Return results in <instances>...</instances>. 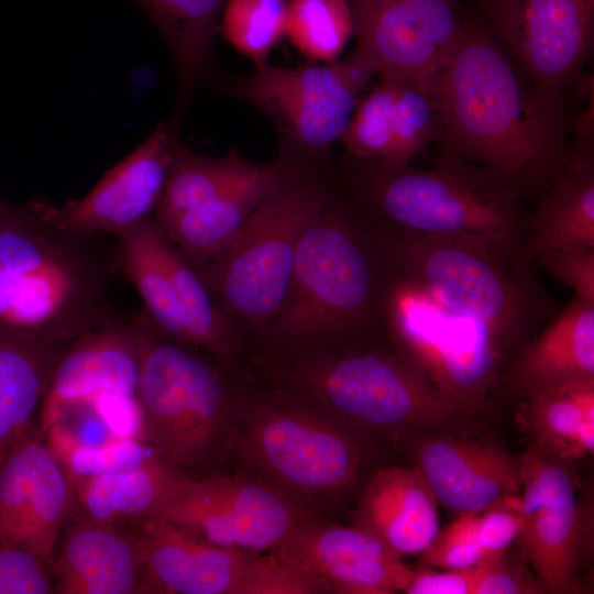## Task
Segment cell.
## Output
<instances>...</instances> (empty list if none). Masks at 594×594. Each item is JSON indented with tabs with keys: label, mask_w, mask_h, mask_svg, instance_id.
Here are the masks:
<instances>
[{
	"label": "cell",
	"mask_w": 594,
	"mask_h": 594,
	"mask_svg": "<svg viewBox=\"0 0 594 594\" xmlns=\"http://www.w3.org/2000/svg\"><path fill=\"white\" fill-rule=\"evenodd\" d=\"M432 90L442 155L481 168L522 200L538 198L562 170L570 151L562 97L536 87L485 23L465 20Z\"/></svg>",
	"instance_id": "6da1fadb"
},
{
	"label": "cell",
	"mask_w": 594,
	"mask_h": 594,
	"mask_svg": "<svg viewBox=\"0 0 594 594\" xmlns=\"http://www.w3.org/2000/svg\"><path fill=\"white\" fill-rule=\"evenodd\" d=\"M393 266L370 219L330 193L305 230L286 296L262 341L297 356L386 341L383 305Z\"/></svg>",
	"instance_id": "7a4b0ae2"
},
{
	"label": "cell",
	"mask_w": 594,
	"mask_h": 594,
	"mask_svg": "<svg viewBox=\"0 0 594 594\" xmlns=\"http://www.w3.org/2000/svg\"><path fill=\"white\" fill-rule=\"evenodd\" d=\"M369 219L395 271L481 323L509 364L557 314L521 242L416 232Z\"/></svg>",
	"instance_id": "3957f363"
},
{
	"label": "cell",
	"mask_w": 594,
	"mask_h": 594,
	"mask_svg": "<svg viewBox=\"0 0 594 594\" xmlns=\"http://www.w3.org/2000/svg\"><path fill=\"white\" fill-rule=\"evenodd\" d=\"M370 438L286 386L237 392L231 444L257 477L311 516L356 487Z\"/></svg>",
	"instance_id": "277c9868"
},
{
	"label": "cell",
	"mask_w": 594,
	"mask_h": 594,
	"mask_svg": "<svg viewBox=\"0 0 594 594\" xmlns=\"http://www.w3.org/2000/svg\"><path fill=\"white\" fill-rule=\"evenodd\" d=\"M96 234L62 230L34 206L0 229V331L68 344L120 320L107 304L112 263Z\"/></svg>",
	"instance_id": "5b68a950"
},
{
	"label": "cell",
	"mask_w": 594,
	"mask_h": 594,
	"mask_svg": "<svg viewBox=\"0 0 594 594\" xmlns=\"http://www.w3.org/2000/svg\"><path fill=\"white\" fill-rule=\"evenodd\" d=\"M273 375L358 431L393 441L465 433L484 411L441 392L388 343L304 354Z\"/></svg>",
	"instance_id": "8992f818"
},
{
	"label": "cell",
	"mask_w": 594,
	"mask_h": 594,
	"mask_svg": "<svg viewBox=\"0 0 594 594\" xmlns=\"http://www.w3.org/2000/svg\"><path fill=\"white\" fill-rule=\"evenodd\" d=\"M352 161L350 199L373 220L416 232L524 241V200L476 166L447 155L428 169Z\"/></svg>",
	"instance_id": "52a82bcc"
},
{
	"label": "cell",
	"mask_w": 594,
	"mask_h": 594,
	"mask_svg": "<svg viewBox=\"0 0 594 594\" xmlns=\"http://www.w3.org/2000/svg\"><path fill=\"white\" fill-rule=\"evenodd\" d=\"M140 349L139 441L179 472L209 463L231 443L237 392L195 348L131 318Z\"/></svg>",
	"instance_id": "ba28073f"
},
{
	"label": "cell",
	"mask_w": 594,
	"mask_h": 594,
	"mask_svg": "<svg viewBox=\"0 0 594 594\" xmlns=\"http://www.w3.org/2000/svg\"><path fill=\"white\" fill-rule=\"evenodd\" d=\"M330 195L316 174L267 198L232 240L190 265L243 338L263 339L290 282L305 230Z\"/></svg>",
	"instance_id": "9c48e42d"
},
{
	"label": "cell",
	"mask_w": 594,
	"mask_h": 594,
	"mask_svg": "<svg viewBox=\"0 0 594 594\" xmlns=\"http://www.w3.org/2000/svg\"><path fill=\"white\" fill-rule=\"evenodd\" d=\"M383 329L387 343L450 397L484 410L503 389L509 361L487 330L394 267Z\"/></svg>",
	"instance_id": "30bf717a"
},
{
	"label": "cell",
	"mask_w": 594,
	"mask_h": 594,
	"mask_svg": "<svg viewBox=\"0 0 594 594\" xmlns=\"http://www.w3.org/2000/svg\"><path fill=\"white\" fill-rule=\"evenodd\" d=\"M376 70L354 52L327 65L262 66L237 78L229 91L266 113L278 128L288 158L315 167L340 141L360 95Z\"/></svg>",
	"instance_id": "8fae6325"
},
{
	"label": "cell",
	"mask_w": 594,
	"mask_h": 594,
	"mask_svg": "<svg viewBox=\"0 0 594 594\" xmlns=\"http://www.w3.org/2000/svg\"><path fill=\"white\" fill-rule=\"evenodd\" d=\"M138 528L145 593H324L316 580L274 553L217 546L157 519Z\"/></svg>",
	"instance_id": "7c38bea8"
},
{
	"label": "cell",
	"mask_w": 594,
	"mask_h": 594,
	"mask_svg": "<svg viewBox=\"0 0 594 594\" xmlns=\"http://www.w3.org/2000/svg\"><path fill=\"white\" fill-rule=\"evenodd\" d=\"M519 460L521 528L515 543L547 593H575L593 519L579 497L571 463L531 446Z\"/></svg>",
	"instance_id": "4fadbf2b"
},
{
	"label": "cell",
	"mask_w": 594,
	"mask_h": 594,
	"mask_svg": "<svg viewBox=\"0 0 594 594\" xmlns=\"http://www.w3.org/2000/svg\"><path fill=\"white\" fill-rule=\"evenodd\" d=\"M306 516L257 476L187 475L152 519L217 546L274 552Z\"/></svg>",
	"instance_id": "5bb4252c"
},
{
	"label": "cell",
	"mask_w": 594,
	"mask_h": 594,
	"mask_svg": "<svg viewBox=\"0 0 594 594\" xmlns=\"http://www.w3.org/2000/svg\"><path fill=\"white\" fill-rule=\"evenodd\" d=\"M485 24L529 80L561 96L594 42V0H477Z\"/></svg>",
	"instance_id": "9a60e30c"
},
{
	"label": "cell",
	"mask_w": 594,
	"mask_h": 594,
	"mask_svg": "<svg viewBox=\"0 0 594 594\" xmlns=\"http://www.w3.org/2000/svg\"><path fill=\"white\" fill-rule=\"evenodd\" d=\"M354 53L377 74L431 79L455 50L465 20L460 0H349Z\"/></svg>",
	"instance_id": "2e32d148"
},
{
	"label": "cell",
	"mask_w": 594,
	"mask_h": 594,
	"mask_svg": "<svg viewBox=\"0 0 594 594\" xmlns=\"http://www.w3.org/2000/svg\"><path fill=\"white\" fill-rule=\"evenodd\" d=\"M73 498L64 464L31 432L0 466V543L40 557L53 570Z\"/></svg>",
	"instance_id": "e0dca14e"
},
{
	"label": "cell",
	"mask_w": 594,
	"mask_h": 594,
	"mask_svg": "<svg viewBox=\"0 0 594 594\" xmlns=\"http://www.w3.org/2000/svg\"><path fill=\"white\" fill-rule=\"evenodd\" d=\"M272 553L315 579L326 593L405 592L414 569L369 531L315 516L302 518Z\"/></svg>",
	"instance_id": "ac0fdd59"
},
{
	"label": "cell",
	"mask_w": 594,
	"mask_h": 594,
	"mask_svg": "<svg viewBox=\"0 0 594 594\" xmlns=\"http://www.w3.org/2000/svg\"><path fill=\"white\" fill-rule=\"evenodd\" d=\"M174 142L169 128L161 123L85 197L62 208L40 202L33 206L45 220L62 230L117 235L148 219L155 210Z\"/></svg>",
	"instance_id": "d6986e66"
},
{
	"label": "cell",
	"mask_w": 594,
	"mask_h": 594,
	"mask_svg": "<svg viewBox=\"0 0 594 594\" xmlns=\"http://www.w3.org/2000/svg\"><path fill=\"white\" fill-rule=\"evenodd\" d=\"M359 100L340 141L358 160L410 163L440 136L432 78L395 73Z\"/></svg>",
	"instance_id": "ffe728a7"
},
{
	"label": "cell",
	"mask_w": 594,
	"mask_h": 594,
	"mask_svg": "<svg viewBox=\"0 0 594 594\" xmlns=\"http://www.w3.org/2000/svg\"><path fill=\"white\" fill-rule=\"evenodd\" d=\"M418 470L439 505L457 513H480L520 487V460L465 433L432 432L409 441Z\"/></svg>",
	"instance_id": "44dd1931"
},
{
	"label": "cell",
	"mask_w": 594,
	"mask_h": 594,
	"mask_svg": "<svg viewBox=\"0 0 594 594\" xmlns=\"http://www.w3.org/2000/svg\"><path fill=\"white\" fill-rule=\"evenodd\" d=\"M140 349L131 319L88 331L61 353L50 375L40 414L45 432L59 413L103 394L135 396Z\"/></svg>",
	"instance_id": "7402d4cb"
},
{
	"label": "cell",
	"mask_w": 594,
	"mask_h": 594,
	"mask_svg": "<svg viewBox=\"0 0 594 594\" xmlns=\"http://www.w3.org/2000/svg\"><path fill=\"white\" fill-rule=\"evenodd\" d=\"M315 174L314 166L288 157L263 163L256 174L220 196L155 223L183 257L196 265L228 244L267 198Z\"/></svg>",
	"instance_id": "603a6c76"
},
{
	"label": "cell",
	"mask_w": 594,
	"mask_h": 594,
	"mask_svg": "<svg viewBox=\"0 0 594 594\" xmlns=\"http://www.w3.org/2000/svg\"><path fill=\"white\" fill-rule=\"evenodd\" d=\"M55 594H139L144 561L135 536L86 515L64 534L53 565Z\"/></svg>",
	"instance_id": "cb8c5ba5"
},
{
	"label": "cell",
	"mask_w": 594,
	"mask_h": 594,
	"mask_svg": "<svg viewBox=\"0 0 594 594\" xmlns=\"http://www.w3.org/2000/svg\"><path fill=\"white\" fill-rule=\"evenodd\" d=\"M594 382V304L574 296L509 364L503 389L516 398L536 391Z\"/></svg>",
	"instance_id": "d4e9b609"
},
{
	"label": "cell",
	"mask_w": 594,
	"mask_h": 594,
	"mask_svg": "<svg viewBox=\"0 0 594 594\" xmlns=\"http://www.w3.org/2000/svg\"><path fill=\"white\" fill-rule=\"evenodd\" d=\"M438 509L436 496L417 469L385 468L365 484L354 525L402 558L419 556L440 529Z\"/></svg>",
	"instance_id": "484cf974"
},
{
	"label": "cell",
	"mask_w": 594,
	"mask_h": 594,
	"mask_svg": "<svg viewBox=\"0 0 594 594\" xmlns=\"http://www.w3.org/2000/svg\"><path fill=\"white\" fill-rule=\"evenodd\" d=\"M522 249L535 260L553 250L594 251V148L574 147L529 212Z\"/></svg>",
	"instance_id": "4316f807"
},
{
	"label": "cell",
	"mask_w": 594,
	"mask_h": 594,
	"mask_svg": "<svg viewBox=\"0 0 594 594\" xmlns=\"http://www.w3.org/2000/svg\"><path fill=\"white\" fill-rule=\"evenodd\" d=\"M68 344L0 331V466L32 432L53 366Z\"/></svg>",
	"instance_id": "83f0119b"
},
{
	"label": "cell",
	"mask_w": 594,
	"mask_h": 594,
	"mask_svg": "<svg viewBox=\"0 0 594 594\" xmlns=\"http://www.w3.org/2000/svg\"><path fill=\"white\" fill-rule=\"evenodd\" d=\"M516 422L528 446L572 464L594 451V382L531 392L517 398Z\"/></svg>",
	"instance_id": "f1b7e54d"
},
{
	"label": "cell",
	"mask_w": 594,
	"mask_h": 594,
	"mask_svg": "<svg viewBox=\"0 0 594 594\" xmlns=\"http://www.w3.org/2000/svg\"><path fill=\"white\" fill-rule=\"evenodd\" d=\"M187 475L155 454L144 463L72 482L84 515L118 525L152 519Z\"/></svg>",
	"instance_id": "f546056e"
},
{
	"label": "cell",
	"mask_w": 594,
	"mask_h": 594,
	"mask_svg": "<svg viewBox=\"0 0 594 594\" xmlns=\"http://www.w3.org/2000/svg\"><path fill=\"white\" fill-rule=\"evenodd\" d=\"M116 238V263L139 293L145 315L164 336L191 346L165 262V237L154 219L148 218Z\"/></svg>",
	"instance_id": "4dcf8cb0"
},
{
	"label": "cell",
	"mask_w": 594,
	"mask_h": 594,
	"mask_svg": "<svg viewBox=\"0 0 594 594\" xmlns=\"http://www.w3.org/2000/svg\"><path fill=\"white\" fill-rule=\"evenodd\" d=\"M165 37L175 63L179 117L205 77L227 0H138Z\"/></svg>",
	"instance_id": "1f68e13d"
},
{
	"label": "cell",
	"mask_w": 594,
	"mask_h": 594,
	"mask_svg": "<svg viewBox=\"0 0 594 594\" xmlns=\"http://www.w3.org/2000/svg\"><path fill=\"white\" fill-rule=\"evenodd\" d=\"M262 166L237 152L223 157L195 154L175 140L154 221L162 223L220 196Z\"/></svg>",
	"instance_id": "d6a6232c"
},
{
	"label": "cell",
	"mask_w": 594,
	"mask_h": 594,
	"mask_svg": "<svg viewBox=\"0 0 594 594\" xmlns=\"http://www.w3.org/2000/svg\"><path fill=\"white\" fill-rule=\"evenodd\" d=\"M164 256L190 345L226 366H234L244 353L243 338L197 272L166 238Z\"/></svg>",
	"instance_id": "836d02e7"
},
{
	"label": "cell",
	"mask_w": 594,
	"mask_h": 594,
	"mask_svg": "<svg viewBox=\"0 0 594 594\" xmlns=\"http://www.w3.org/2000/svg\"><path fill=\"white\" fill-rule=\"evenodd\" d=\"M354 34L349 0H289L286 35L306 57L336 62Z\"/></svg>",
	"instance_id": "e575fe53"
},
{
	"label": "cell",
	"mask_w": 594,
	"mask_h": 594,
	"mask_svg": "<svg viewBox=\"0 0 594 594\" xmlns=\"http://www.w3.org/2000/svg\"><path fill=\"white\" fill-rule=\"evenodd\" d=\"M287 15V0H227L221 31L234 50L260 68L286 34Z\"/></svg>",
	"instance_id": "d590c367"
},
{
	"label": "cell",
	"mask_w": 594,
	"mask_h": 594,
	"mask_svg": "<svg viewBox=\"0 0 594 594\" xmlns=\"http://www.w3.org/2000/svg\"><path fill=\"white\" fill-rule=\"evenodd\" d=\"M476 516L477 513L461 514L446 528L439 529L419 554V563L433 569H464L490 557L477 540Z\"/></svg>",
	"instance_id": "8d00e7d4"
},
{
	"label": "cell",
	"mask_w": 594,
	"mask_h": 594,
	"mask_svg": "<svg viewBox=\"0 0 594 594\" xmlns=\"http://www.w3.org/2000/svg\"><path fill=\"white\" fill-rule=\"evenodd\" d=\"M473 594H543V585L518 549L487 557Z\"/></svg>",
	"instance_id": "74e56055"
},
{
	"label": "cell",
	"mask_w": 594,
	"mask_h": 594,
	"mask_svg": "<svg viewBox=\"0 0 594 594\" xmlns=\"http://www.w3.org/2000/svg\"><path fill=\"white\" fill-rule=\"evenodd\" d=\"M52 568L40 557L0 543V594H53Z\"/></svg>",
	"instance_id": "f35d334b"
},
{
	"label": "cell",
	"mask_w": 594,
	"mask_h": 594,
	"mask_svg": "<svg viewBox=\"0 0 594 594\" xmlns=\"http://www.w3.org/2000/svg\"><path fill=\"white\" fill-rule=\"evenodd\" d=\"M520 528L518 493L499 497L476 516L477 540L490 556L513 546Z\"/></svg>",
	"instance_id": "ab89813d"
},
{
	"label": "cell",
	"mask_w": 594,
	"mask_h": 594,
	"mask_svg": "<svg viewBox=\"0 0 594 594\" xmlns=\"http://www.w3.org/2000/svg\"><path fill=\"white\" fill-rule=\"evenodd\" d=\"M534 262L573 289L574 296L594 304V251L553 250L538 255Z\"/></svg>",
	"instance_id": "60d3db41"
},
{
	"label": "cell",
	"mask_w": 594,
	"mask_h": 594,
	"mask_svg": "<svg viewBox=\"0 0 594 594\" xmlns=\"http://www.w3.org/2000/svg\"><path fill=\"white\" fill-rule=\"evenodd\" d=\"M482 562L464 569L414 568L405 593L473 594L482 573Z\"/></svg>",
	"instance_id": "b9f144b4"
},
{
	"label": "cell",
	"mask_w": 594,
	"mask_h": 594,
	"mask_svg": "<svg viewBox=\"0 0 594 594\" xmlns=\"http://www.w3.org/2000/svg\"><path fill=\"white\" fill-rule=\"evenodd\" d=\"M20 211L21 209L11 207L0 200V229L13 221Z\"/></svg>",
	"instance_id": "7bdbcfd3"
},
{
	"label": "cell",
	"mask_w": 594,
	"mask_h": 594,
	"mask_svg": "<svg viewBox=\"0 0 594 594\" xmlns=\"http://www.w3.org/2000/svg\"><path fill=\"white\" fill-rule=\"evenodd\" d=\"M287 1H289V0H287Z\"/></svg>",
	"instance_id": "ee69618b"
}]
</instances>
